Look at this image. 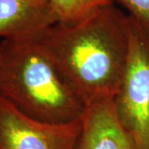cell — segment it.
<instances>
[{"instance_id": "cell-5", "label": "cell", "mask_w": 149, "mask_h": 149, "mask_svg": "<svg viewBox=\"0 0 149 149\" xmlns=\"http://www.w3.org/2000/svg\"><path fill=\"white\" fill-rule=\"evenodd\" d=\"M58 22L47 0H0V39L23 41L42 37Z\"/></svg>"}, {"instance_id": "cell-2", "label": "cell", "mask_w": 149, "mask_h": 149, "mask_svg": "<svg viewBox=\"0 0 149 149\" xmlns=\"http://www.w3.org/2000/svg\"><path fill=\"white\" fill-rule=\"evenodd\" d=\"M0 96L29 117L51 123L80 119L86 108L41 38L0 39Z\"/></svg>"}, {"instance_id": "cell-7", "label": "cell", "mask_w": 149, "mask_h": 149, "mask_svg": "<svg viewBox=\"0 0 149 149\" xmlns=\"http://www.w3.org/2000/svg\"><path fill=\"white\" fill-rule=\"evenodd\" d=\"M61 22H74L103 7L113 4L112 0H47Z\"/></svg>"}, {"instance_id": "cell-1", "label": "cell", "mask_w": 149, "mask_h": 149, "mask_svg": "<svg viewBox=\"0 0 149 149\" xmlns=\"http://www.w3.org/2000/svg\"><path fill=\"white\" fill-rule=\"evenodd\" d=\"M41 41L85 105L113 100L127 63L128 15L113 4L55 23Z\"/></svg>"}, {"instance_id": "cell-9", "label": "cell", "mask_w": 149, "mask_h": 149, "mask_svg": "<svg viewBox=\"0 0 149 149\" xmlns=\"http://www.w3.org/2000/svg\"><path fill=\"white\" fill-rule=\"evenodd\" d=\"M148 37H149V36H148Z\"/></svg>"}, {"instance_id": "cell-8", "label": "cell", "mask_w": 149, "mask_h": 149, "mask_svg": "<svg viewBox=\"0 0 149 149\" xmlns=\"http://www.w3.org/2000/svg\"><path fill=\"white\" fill-rule=\"evenodd\" d=\"M123 6L149 36V0H112Z\"/></svg>"}, {"instance_id": "cell-4", "label": "cell", "mask_w": 149, "mask_h": 149, "mask_svg": "<svg viewBox=\"0 0 149 149\" xmlns=\"http://www.w3.org/2000/svg\"><path fill=\"white\" fill-rule=\"evenodd\" d=\"M82 118L51 123L29 117L0 96V149H76Z\"/></svg>"}, {"instance_id": "cell-6", "label": "cell", "mask_w": 149, "mask_h": 149, "mask_svg": "<svg viewBox=\"0 0 149 149\" xmlns=\"http://www.w3.org/2000/svg\"><path fill=\"white\" fill-rule=\"evenodd\" d=\"M76 149H137L118 118L113 100L86 106Z\"/></svg>"}, {"instance_id": "cell-3", "label": "cell", "mask_w": 149, "mask_h": 149, "mask_svg": "<svg viewBox=\"0 0 149 149\" xmlns=\"http://www.w3.org/2000/svg\"><path fill=\"white\" fill-rule=\"evenodd\" d=\"M127 63L113 101L123 128L137 149H149V37L128 15Z\"/></svg>"}]
</instances>
